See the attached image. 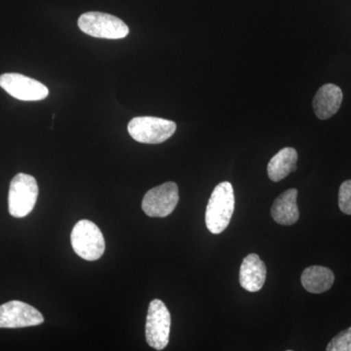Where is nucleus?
Instances as JSON below:
<instances>
[{
  "instance_id": "nucleus-1",
  "label": "nucleus",
  "mask_w": 351,
  "mask_h": 351,
  "mask_svg": "<svg viewBox=\"0 0 351 351\" xmlns=\"http://www.w3.org/2000/svg\"><path fill=\"white\" fill-rule=\"evenodd\" d=\"M235 198L232 184L223 182L215 188L208 202L205 221L209 232L219 234L230 225L234 212Z\"/></svg>"
},
{
  "instance_id": "nucleus-2",
  "label": "nucleus",
  "mask_w": 351,
  "mask_h": 351,
  "mask_svg": "<svg viewBox=\"0 0 351 351\" xmlns=\"http://www.w3.org/2000/svg\"><path fill=\"white\" fill-rule=\"evenodd\" d=\"M38 197V182L31 175H16L11 181L8 193V209L11 216L24 218L34 206Z\"/></svg>"
},
{
  "instance_id": "nucleus-3",
  "label": "nucleus",
  "mask_w": 351,
  "mask_h": 351,
  "mask_svg": "<svg viewBox=\"0 0 351 351\" xmlns=\"http://www.w3.org/2000/svg\"><path fill=\"white\" fill-rule=\"evenodd\" d=\"M71 241L73 250L83 260H99L105 252L103 233L98 226L88 219L76 223L71 232Z\"/></svg>"
},
{
  "instance_id": "nucleus-4",
  "label": "nucleus",
  "mask_w": 351,
  "mask_h": 351,
  "mask_svg": "<svg viewBox=\"0 0 351 351\" xmlns=\"http://www.w3.org/2000/svg\"><path fill=\"white\" fill-rule=\"evenodd\" d=\"M176 129L174 121L152 117H135L128 124L131 137L143 144H161L174 135Z\"/></svg>"
},
{
  "instance_id": "nucleus-5",
  "label": "nucleus",
  "mask_w": 351,
  "mask_h": 351,
  "mask_svg": "<svg viewBox=\"0 0 351 351\" xmlns=\"http://www.w3.org/2000/svg\"><path fill=\"white\" fill-rule=\"evenodd\" d=\"M78 27L88 36L98 38L120 39L129 34V27L123 21L101 12L83 14L78 19Z\"/></svg>"
},
{
  "instance_id": "nucleus-6",
  "label": "nucleus",
  "mask_w": 351,
  "mask_h": 351,
  "mask_svg": "<svg viewBox=\"0 0 351 351\" xmlns=\"http://www.w3.org/2000/svg\"><path fill=\"white\" fill-rule=\"evenodd\" d=\"M171 314L160 300H154L149 304L145 324V338L149 346L162 350L169 343Z\"/></svg>"
},
{
  "instance_id": "nucleus-7",
  "label": "nucleus",
  "mask_w": 351,
  "mask_h": 351,
  "mask_svg": "<svg viewBox=\"0 0 351 351\" xmlns=\"http://www.w3.org/2000/svg\"><path fill=\"white\" fill-rule=\"evenodd\" d=\"M179 188L177 184L167 182L149 189L142 202L145 214L152 218H164L169 216L179 203Z\"/></svg>"
},
{
  "instance_id": "nucleus-8",
  "label": "nucleus",
  "mask_w": 351,
  "mask_h": 351,
  "mask_svg": "<svg viewBox=\"0 0 351 351\" xmlns=\"http://www.w3.org/2000/svg\"><path fill=\"white\" fill-rule=\"evenodd\" d=\"M0 87L21 101H40L49 94L48 88L43 83L20 73L0 75Z\"/></svg>"
},
{
  "instance_id": "nucleus-9",
  "label": "nucleus",
  "mask_w": 351,
  "mask_h": 351,
  "mask_svg": "<svg viewBox=\"0 0 351 351\" xmlns=\"http://www.w3.org/2000/svg\"><path fill=\"white\" fill-rule=\"evenodd\" d=\"M44 317L38 309L20 301H11L0 306V328L15 329L38 326Z\"/></svg>"
},
{
  "instance_id": "nucleus-10",
  "label": "nucleus",
  "mask_w": 351,
  "mask_h": 351,
  "mask_svg": "<svg viewBox=\"0 0 351 351\" xmlns=\"http://www.w3.org/2000/svg\"><path fill=\"white\" fill-rule=\"evenodd\" d=\"M267 279V267L257 254L245 257L240 267L239 280L242 288L255 293L263 288Z\"/></svg>"
},
{
  "instance_id": "nucleus-11",
  "label": "nucleus",
  "mask_w": 351,
  "mask_h": 351,
  "mask_svg": "<svg viewBox=\"0 0 351 351\" xmlns=\"http://www.w3.org/2000/svg\"><path fill=\"white\" fill-rule=\"evenodd\" d=\"M341 88L335 84H325L319 88L313 99V108L319 119H330L336 114L343 103Z\"/></svg>"
},
{
  "instance_id": "nucleus-12",
  "label": "nucleus",
  "mask_w": 351,
  "mask_h": 351,
  "mask_svg": "<svg viewBox=\"0 0 351 351\" xmlns=\"http://www.w3.org/2000/svg\"><path fill=\"white\" fill-rule=\"evenodd\" d=\"M298 191L291 189L278 196L271 207V216L279 225L292 226L299 221Z\"/></svg>"
},
{
  "instance_id": "nucleus-13",
  "label": "nucleus",
  "mask_w": 351,
  "mask_h": 351,
  "mask_svg": "<svg viewBox=\"0 0 351 351\" xmlns=\"http://www.w3.org/2000/svg\"><path fill=\"white\" fill-rule=\"evenodd\" d=\"M301 280L307 292L321 294L332 288L335 282V274L327 267L313 265L304 270Z\"/></svg>"
},
{
  "instance_id": "nucleus-14",
  "label": "nucleus",
  "mask_w": 351,
  "mask_h": 351,
  "mask_svg": "<svg viewBox=\"0 0 351 351\" xmlns=\"http://www.w3.org/2000/svg\"><path fill=\"white\" fill-rule=\"evenodd\" d=\"M298 152L293 147H284L270 159L267 175L274 182H280L297 170Z\"/></svg>"
},
{
  "instance_id": "nucleus-15",
  "label": "nucleus",
  "mask_w": 351,
  "mask_h": 351,
  "mask_svg": "<svg viewBox=\"0 0 351 351\" xmlns=\"http://www.w3.org/2000/svg\"><path fill=\"white\" fill-rule=\"evenodd\" d=\"M327 351H351V327L339 332L327 346Z\"/></svg>"
},
{
  "instance_id": "nucleus-16",
  "label": "nucleus",
  "mask_w": 351,
  "mask_h": 351,
  "mask_svg": "<svg viewBox=\"0 0 351 351\" xmlns=\"http://www.w3.org/2000/svg\"><path fill=\"white\" fill-rule=\"evenodd\" d=\"M339 207L346 215H351V180L343 182L339 191Z\"/></svg>"
}]
</instances>
